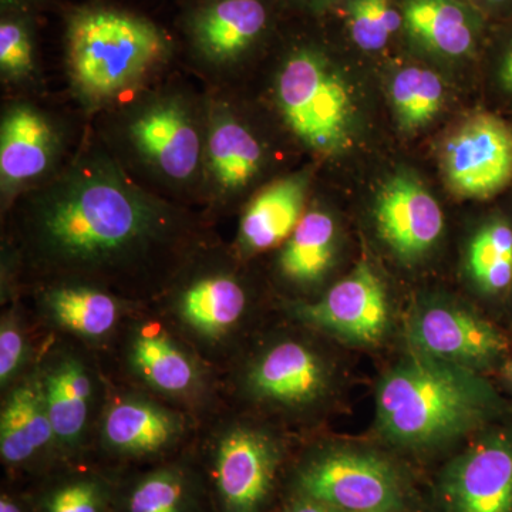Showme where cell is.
Returning <instances> with one entry per match:
<instances>
[{"label": "cell", "instance_id": "cell-1", "mask_svg": "<svg viewBox=\"0 0 512 512\" xmlns=\"http://www.w3.org/2000/svg\"><path fill=\"white\" fill-rule=\"evenodd\" d=\"M13 205L26 264L53 284H157L188 261L197 238L188 211L138 183L103 141L84 143Z\"/></svg>", "mask_w": 512, "mask_h": 512}, {"label": "cell", "instance_id": "cell-2", "mask_svg": "<svg viewBox=\"0 0 512 512\" xmlns=\"http://www.w3.org/2000/svg\"><path fill=\"white\" fill-rule=\"evenodd\" d=\"M205 133V99L160 89L117 107L101 141L138 183L175 202L200 198Z\"/></svg>", "mask_w": 512, "mask_h": 512}, {"label": "cell", "instance_id": "cell-3", "mask_svg": "<svg viewBox=\"0 0 512 512\" xmlns=\"http://www.w3.org/2000/svg\"><path fill=\"white\" fill-rule=\"evenodd\" d=\"M498 396L476 370L427 355L407 357L377 389V426L403 447H431L478 429Z\"/></svg>", "mask_w": 512, "mask_h": 512}, {"label": "cell", "instance_id": "cell-4", "mask_svg": "<svg viewBox=\"0 0 512 512\" xmlns=\"http://www.w3.org/2000/svg\"><path fill=\"white\" fill-rule=\"evenodd\" d=\"M170 43L153 23L130 13L89 9L67 29V69L87 106L116 103L136 92L167 60Z\"/></svg>", "mask_w": 512, "mask_h": 512}, {"label": "cell", "instance_id": "cell-5", "mask_svg": "<svg viewBox=\"0 0 512 512\" xmlns=\"http://www.w3.org/2000/svg\"><path fill=\"white\" fill-rule=\"evenodd\" d=\"M276 109L303 147L333 156L348 148L355 107L348 84L316 50H295L275 77Z\"/></svg>", "mask_w": 512, "mask_h": 512}, {"label": "cell", "instance_id": "cell-6", "mask_svg": "<svg viewBox=\"0 0 512 512\" xmlns=\"http://www.w3.org/2000/svg\"><path fill=\"white\" fill-rule=\"evenodd\" d=\"M296 487L305 500L342 512H402L404 494L396 471L376 454L333 450L302 467Z\"/></svg>", "mask_w": 512, "mask_h": 512}, {"label": "cell", "instance_id": "cell-7", "mask_svg": "<svg viewBox=\"0 0 512 512\" xmlns=\"http://www.w3.org/2000/svg\"><path fill=\"white\" fill-rule=\"evenodd\" d=\"M207 133L201 200L224 208L247 194L266 164L264 144L232 101L217 93L205 99Z\"/></svg>", "mask_w": 512, "mask_h": 512}, {"label": "cell", "instance_id": "cell-8", "mask_svg": "<svg viewBox=\"0 0 512 512\" xmlns=\"http://www.w3.org/2000/svg\"><path fill=\"white\" fill-rule=\"evenodd\" d=\"M63 128L29 100L9 103L0 121V191L5 207L66 164Z\"/></svg>", "mask_w": 512, "mask_h": 512}, {"label": "cell", "instance_id": "cell-9", "mask_svg": "<svg viewBox=\"0 0 512 512\" xmlns=\"http://www.w3.org/2000/svg\"><path fill=\"white\" fill-rule=\"evenodd\" d=\"M443 171L460 197H493L512 180L511 128L493 114L471 117L448 138Z\"/></svg>", "mask_w": 512, "mask_h": 512}, {"label": "cell", "instance_id": "cell-10", "mask_svg": "<svg viewBox=\"0 0 512 512\" xmlns=\"http://www.w3.org/2000/svg\"><path fill=\"white\" fill-rule=\"evenodd\" d=\"M279 451L252 427L225 431L214 451V485L221 512H261L274 488Z\"/></svg>", "mask_w": 512, "mask_h": 512}, {"label": "cell", "instance_id": "cell-11", "mask_svg": "<svg viewBox=\"0 0 512 512\" xmlns=\"http://www.w3.org/2000/svg\"><path fill=\"white\" fill-rule=\"evenodd\" d=\"M296 315L340 339L373 345L386 332L389 305L379 276L362 262L322 299L296 306Z\"/></svg>", "mask_w": 512, "mask_h": 512}, {"label": "cell", "instance_id": "cell-12", "mask_svg": "<svg viewBox=\"0 0 512 512\" xmlns=\"http://www.w3.org/2000/svg\"><path fill=\"white\" fill-rule=\"evenodd\" d=\"M407 336L417 353L476 370L503 355L504 336L476 313L430 305L410 318Z\"/></svg>", "mask_w": 512, "mask_h": 512}, {"label": "cell", "instance_id": "cell-13", "mask_svg": "<svg viewBox=\"0 0 512 512\" xmlns=\"http://www.w3.org/2000/svg\"><path fill=\"white\" fill-rule=\"evenodd\" d=\"M448 512H512V439L494 437L461 454L441 480Z\"/></svg>", "mask_w": 512, "mask_h": 512}, {"label": "cell", "instance_id": "cell-14", "mask_svg": "<svg viewBox=\"0 0 512 512\" xmlns=\"http://www.w3.org/2000/svg\"><path fill=\"white\" fill-rule=\"evenodd\" d=\"M375 214L380 237L407 261L426 254L443 232L439 202L412 174L387 180L377 195Z\"/></svg>", "mask_w": 512, "mask_h": 512}, {"label": "cell", "instance_id": "cell-15", "mask_svg": "<svg viewBox=\"0 0 512 512\" xmlns=\"http://www.w3.org/2000/svg\"><path fill=\"white\" fill-rule=\"evenodd\" d=\"M268 23L261 0H214L195 13L191 39L205 66L218 73L241 62Z\"/></svg>", "mask_w": 512, "mask_h": 512}, {"label": "cell", "instance_id": "cell-16", "mask_svg": "<svg viewBox=\"0 0 512 512\" xmlns=\"http://www.w3.org/2000/svg\"><path fill=\"white\" fill-rule=\"evenodd\" d=\"M249 392L265 402L301 407L316 402L329 386L325 362L302 343H278L252 365Z\"/></svg>", "mask_w": 512, "mask_h": 512}, {"label": "cell", "instance_id": "cell-17", "mask_svg": "<svg viewBox=\"0 0 512 512\" xmlns=\"http://www.w3.org/2000/svg\"><path fill=\"white\" fill-rule=\"evenodd\" d=\"M308 191V173L286 175L259 190L239 222L241 251L256 254L285 244L305 215Z\"/></svg>", "mask_w": 512, "mask_h": 512}, {"label": "cell", "instance_id": "cell-18", "mask_svg": "<svg viewBox=\"0 0 512 512\" xmlns=\"http://www.w3.org/2000/svg\"><path fill=\"white\" fill-rule=\"evenodd\" d=\"M55 444L42 375L29 376L10 392L0 416V454L9 466H23Z\"/></svg>", "mask_w": 512, "mask_h": 512}, {"label": "cell", "instance_id": "cell-19", "mask_svg": "<svg viewBox=\"0 0 512 512\" xmlns=\"http://www.w3.org/2000/svg\"><path fill=\"white\" fill-rule=\"evenodd\" d=\"M244 285L231 272L207 271L195 276L178 296L177 309L185 325L198 335L217 339L238 325L247 311Z\"/></svg>", "mask_w": 512, "mask_h": 512}, {"label": "cell", "instance_id": "cell-20", "mask_svg": "<svg viewBox=\"0 0 512 512\" xmlns=\"http://www.w3.org/2000/svg\"><path fill=\"white\" fill-rule=\"evenodd\" d=\"M181 433L180 417L147 400H120L103 420L104 444L126 456L160 453L174 444Z\"/></svg>", "mask_w": 512, "mask_h": 512}, {"label": "cell", "instance_id": "cell-21", "mask_svg": "<svg viewBox=\"0 0 512 512\" xmlns=\"http://www.w3.org/2000/svg\"><path fill=\"white\" fill-rule=\"evenodd\" d=\"M40 375L56 446L73 450L89 420L93 390L89 373L76 357L64 356Z\"/></svg>", "mask_w": 512, "mask_h": 512}, {"label": "cell", "instance_id": "cell-22", "mask_svg": "<svg viewBox=\"0 0 512 512\" xmlns=\"http://www.w3.org/2000/svg\"><path fill=\"white\" fill-rule=\"evenodd\" d=\"M43 309L60 328L86 339L109 335L120 303L106 289L80 282H56L42 296Z\"/></svg>", "mask_w": 512, "mask_h": 512}, {"label": "cell", "instance_id": "cell-23", "mask_svg": "<svg viewBox=\"0 0 512 512\" xmlns=\"http://www.w3.org/2000/svg\"><path fill=\"white\" fill-rule=\"evenodd\" d=\"M403 22L410 35L433 52L457 57L473 49V23L456 0H406Z\"/></svg>", "mask_w": 512, "mask_h": 512}, {"label": "cell", "instance_id": "cell-24", "mask_svg": "<svg viewBox=\"0 0 512 512\" xmlns=\"http://www.w3.org/2000/svg\"><path fill=\"white\" fill-rule=\"evenodd\" d=\"M336 251V224L328 212H305L298 227L286 239L279 269L295 284H315L333 264Z\"/></svg>", "mask_w": 512, "mask_h": 512}, {"label": "cell", "instance_id": "cell-25", "mask_svg": "<svg viewBox=\"0 0 512 512\" xmlns=\"http://www.w3.org/2000/svg\"><path fill=\"white\" fill-rule=\"evenodd\" d=\"M131 366L157 392L185 394L198 382L190 356L164 332H140L130 349Z\"/></svg>", "mask_w": 512, "mask_h": 512}, {"label": "cell", "instance_id": "cell-26", "mask_svg": "<svg viewBox=\"0 0 512 512\" xmlns=\"http://www.w3.org/2000/svg\"><path fill=\"white\" fill-rule=\"evenodd\" d=\"M123 512H198L197 491L181 468H158L134 483Z\"/></svg>", "mask_w": 512, "mask_h": 512}, {"label": "cell", "instance_id": "cell-27", "mask_svg": "<svg viewBox=\"0 0 512 512\" xmlns=\"http://www.w3.org/2000/svg\"><path fill=\"white\" fill-rule=\"evenodd\" d=\"M390 96L400 126L404 130H419L443 107L444 86L431 70L409 67L394 76Z\"/></svg>", "mask_w": 512, "mask_h": 512}, {"label": "cell", "instance_id": "cell-28", "mask_svg": "<svg viewBox=\"0 0 512 512\" xmlns=\"http://www.w3.org/2000/svg\"><path fill=\"white\" fill-rule=\"evenodd\" d=\"M468 268L484 291H503L512 282V228L495 221L477 232L468 248Z\"/></svg>", "mask_w": 512, "mask_h": 512}, {"label": "cell", "instance_id": "cell-29", "mask_svg": "<svg viewBox=\"0 0 512 512\" xmlns=\"http://www.w3.org/2000/svg\"><path fill=\"white\" fill-rule=\"evenodd\" d=\"M402 23L392 0H350V35L366 52L383 49Z\"/></svg>", "mask_w": 512, "mask_h": 512}, {"label": "cell", "instance_id": "cell-30", "mask_svg": "<svg viewBox=\"0 0 512 512\" xmlns=\"http://www.w3.org/2000/svg\"><path fill=\"white\" fill-rule=\"evenodd\" d=\"M110 488L94 476H79L53 485L40 501V512H110Z\"/></svg>", "mask_w": 512, "mask_h": 512}, {"label": "cell", "instance_id": "cell-31", "mask_svg": "<svg viewBox=\"0 0 512 512\" xmlns=\"http://www.w3.org/2000/svg\"><path fill=\"white\" fill-rule=\"evenodd\" d=\"M0 72L8 83H23L35 72V50L29 30L18 20L0 25Z\"/></svg>", "mask_w": 512, "mask_h": 512}, {"label": "cell", "instance_id": "cell-32", "mask_svg": "<svg viewBox=\"0 0 512 512\" xmlns=\"http://www.w3.org/2000/svg\"><path fill=\"white\" fill-rule=\"evenodd\" d=\"M28 346L18 319L8 316L0 326V384L8 387L26 363Z\"/></svg>", "mask_w": 512, "mask_h": 512}, {"label": "cell", "instance_id": "cell-33", "mask_svg": "<svg viewBox=\"0 0 512 512\" xmlns=\"http://www.w3.org/2000/svg\"><path fill=\"white\" fill-rule=\"evenodd\" d=\"M500 79L504 89L512 93V43L505 52L503 63H501Z\"/></svg>", "mask_w": 512, "mask_h": 512}, {"label": "cell", "instance_id": "cell-34", "mask_svg": "<svg viewBox=\"0 0 512 512\" xmlns=\"http://www.w3.org/2000/svg\"><path fill=\"white\" fill-rule=\"evenodd\" d=\"M284 512H342L336 510V508L329 507V505L316 503V501L305 500L303 498L302 503L293 505V507L289 508Z\"/></svg>", "mask_w": 512, "mask_h": 512}, {"label": "cell", "instance_id": "cell-35", "mask_svg": "<svg viewBox=\"0 0 512 512\" xmlns=\"http://www.w3.org/2000/svg\"><path fill=\"white\" fill-rule=\"evenodd\" d=\"M0 512H25L20 507L18 501L15 498L10 497L8 494H3L0 498Z\"/></svg>", "mask_w": 512, "mask_h": 512}, {"label": "cell", "instance_id": "cell-36", "mask_svg": "<svg viewBox=\"0 0 512 512\" xmlns=\"http://www.w3.org/2000/svg\"><path fill=\"white\" fill-rule=\"evenodd\" d=\"M487 2L494 3V5H500V3L508 2V0H487Z\"/></svg>", "mask_w": 512, "mask_h": 512}, {"label": "cell", "instance_id": "cell-37", "mask_svg": "<svg viewBox=\"0 0 512 512\" xmlns=\"http://www.w3.org/2000/svg\"><path fill=\"white\" fill-rule=\"evenodd\" d=\"M510 377H511V380H512V365L510 367Z\"/></svg>", "mask_w": 512, "mask_h": 512}]
</instances>
